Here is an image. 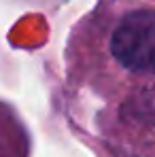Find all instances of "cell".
I'll use <instances>...</instances> for the list:
<instances>
[{"label": "cell", "instance_id": "2", "mask_svg": "<svg viewBox=\"0 0 155 157\" xmlns=\"http://www.w3.org/2000/svg\"><path fill=\"white\" fill-rule=\"evenodd\" d=\"M140 104H142V106H147V108H153V110H155V89L147 94V98H145V100H142Z\"/></svg>", "mask_w": 155, "mask_h": 157}, {"label": "cell", "instance_id": "1", "mask_svg": "<svg viewBox=\"0 0 155 157\" xmlns=\"http://www.w3.org/2000/svg\"><path fill=\"white\" fill-rule=\"evenodd\" d=\"M110 49L121 66L134 72H155V11H136L117 26Z\"/></svg>", "mask_w": 155, "mask_h": 157}]
</instances>
